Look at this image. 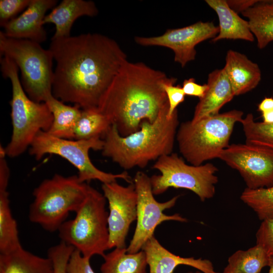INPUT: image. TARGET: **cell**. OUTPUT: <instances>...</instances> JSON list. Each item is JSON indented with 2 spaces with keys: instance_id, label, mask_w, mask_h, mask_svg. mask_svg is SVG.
Returning a JSON list of instances; mask_svg holds the SVG:
<instances>
[{
  "instance_id": "8fae6325",
  "label": "cell",
  "mask_w": 273,
  "mask_h": 273,
  "mask_svg": "<svg viewBox=\"0 0 273 273\" xmlns=\"http://www.w3.org/2000/svg\"><path fill=\"white\" fill-rule=\"evenodd\" d=\"M137 194L136 225L127 251L134 253L140 251L151 238L156 228L166 221L187 222L188 219L179 213L166 215L164 211L173 207L179 196L164 202L157 201L154 197L150 177L144 172L138 171L133 180Z\"/></svg>"
},
{
  "instance_id": "74e56055",
  "label": "cell",
  "mask_w": 273,
  "mask_h": 273,
  "mask_svg": "<svg viewBox=\"0 0 273 273\" xmlns=\"http://www.w3.org/2000/svg\"><path fill=\"white\" fill-rule=\"evenodd\" d=\"M263 121L266 123H273V110L261 113Z\"/></svg>"
},
{
  "instance_id": "9a60e30c",
  "label": "cell",
  "mask_w": 273,
  "mask_h": 273,
  "mask_svg": "<svg viewBox=\"0 0 273 273\" xmlns=\"http://www.w3.org/2000/svg\"><path fill=\"white\" fill-rule=\"evenodd\" d=\"M56 0H31L28 7L17 17L1 27L5 36L16 39H24L40 44L47 39L43 28V20L47 12L57 5Z\"/></svg>"
},
{
  "instance_id": "f35d334b",
  "label": "cell",
  "mask_w": 273,
  "mask_h": 273,
  "mask_svg": "<svg viewBox=\"0 0 273 273\" xmlns=\"http://www.w3.org/2000/svg\"><path fill=\"white\" fill-rule=\"evenodd\" d=\"M269 271L268 273H273V257H270L268 265Z\"/></svg>"
},
{
  "instance_id": "d6a6232c",
  "label": "cell",
  "mask_w": 273,
  "mask_h": 273,
  "mask_svg": "<svg viewBox=\"0 0 273 273\" xmlns=\"http://www.w3.org/2000/svg\"><path fill=\"white\" fill-rule=\"evenodd\" d=\"M31 0H1L0 25L15 18V16L29 6Z\"/></svg>"
},
{
  "instance_id": "1f68e13d",
  "label": "cell",
  "mask_w": 273,
  "mask_h": 273,
  "mask_svg": "<svg viewBox=\"0 0 273 273\" xmlns=\"http://www.w3.org/2000/svg\"><path fill=\"white\" fill-rule=\"evenodd\" d=\"M256 244L273 257V217L262 220L256 233Z\"/></svg>"
},
{
  "instance_id": "ab89813d",
  "label": "cell",
  "mask_w": 273,
  "mask_h": 273,
  "mask_svg": "<svg viewBox=\"0 0 273 273\" xmlns=\"http://www.w3.org/2000/svg\"><path fill=\"white\" fill-rule=\"evenodd\" d=\"M187 273H203V272L199 270H197L195 271H189Z\"/></svg>"
},
{
  "instance_id": "3957f363",
  "label": "cell",
  "mask_w": 273,
  "mask_h": 273,
  "mask_svg": "<svg viewBox=\"0 0 273 273\" xmlns=\"http://www.w3.org/2000/svg\"><path fill=\"white\" fill-rule=\"evenodd\" d=\"M168 103L152 123L143 121L139 130L123 136L112 124L103 138V156L110 158L124 170L145 168L148 163L172 153L179 125L177 110L167 116Z\"/></svg>"
},
{
  "instance_id": "8d00e7d4",
  "label": "cell",
  "mask_w": 273,
  "mask_h": 273,
  "mask_svg": "<svg viewBox=\"0 0 273 273\" xmlns=\"http://www.w3.org/2000/svg\"><path fill=\"white\" fill-rule=\"evenodd\" d=\"M258 110L261 113L273 110V98H265L259 104Z\"/></svg>"
},
{
  "instance_id": "5b68a950",
  "label": "cell",
  "mask_w": 273,
  "mask_h": 273,
  "mask_svg": "<svg viewBox=\"0 0 273 273\" xmlns=\"http://www.w3.org/2000/svg\"><path fill=\"white\" fill-rule=\"evenodd\" d=\"M243 115L242 111L233 110L195 122L181 123L176 135L179 152L188 162L195 166L218 158L229 146L234 126L241 121Z\"/></svg>"
},
{
  "instance_id": "7402d4cb",
  "label": "cell",
  "mask_w": 273,
  "mask_h": 273,
  "mask_svg": "<svg viewBox=\"0 0 273 273\" xmlns=\"http://www.w3.org/2000/svg\"><path fill=\"white\" fill-rule=\"evenodd\" d=\"M242 14L248 19L258 48L263 49L273 41V1H257Z\"/></svg>"
},
{
  "instance_id": "d4e9b609",
  "label": "cell",
  "mask_w": 273,
  "mask_h": 273,
  "mask_svg": "<svg viewBox=\"0 0 273 273\" xmlns=\"http://www.w3.org/2000/svg\"><path fill=\"white\" fill-rule=\"evenodd\" d=\"M103 258L101 273H147V257L143 250L129 253L126 247L115 248Z\"/></svg>"
},
{
  "instance_id": "484cf974",
  "label": "cell",
  "mask_w": 273,
  "mask_h": 273,
  "mask_svg": "<svg viewBox=\"0 0 273 273\" xmlns=\"http://www.w3.org/2000/svg\"><path fill=\"white\" fill-rule=\"evenodd\" d=\"M270 258L260 246L256 244L231 255L222 273H260L263 267L268 266Z\"/></svg>"
},
{
  "instance_id": "8992f818",
  "label": "cell",
  "mask_w": 273,
  "mask_h": 273,
  "mask_svg": "<svg viewBox=\"0 0 273 273\" xmlns=\"http://www.w3.org/2000/svg\"><path fill=\"white\" fill-rule=\"evenodd\" d=\"M89 185L77 175L54 174L33 190L28 218L49 232L58 231L70 212H76L84 199Z\"/></svg>"
},
{
  "instance_id": "603a6c76",
  "label": "cell",
  "mask_w": 273,
  "mask_h": 273,
  "mask_svg": "<svg viewBox=\"0 0 273 273\" xmlns=\"http://www.w3.org/2000/svg\"><path fill=\"white\" fill-rule=\"evenodd\" d=\"M9 179L0 178V253H7L21 247L17 223L10 207L8 187Z\"/></svg>"
},
{
  "instance_id": "ac0fdd59",
  "label": "cell",
  "mask_w": 273,
  "mask_h": 273,
  "mask_svg": "<svg viewBox=\"0 0 273 273\" xmlns=\"http://www.w3.org/2000/svg\"><path fill=\"white\" fill-rule=\"evenodd\" d=\"M98 14L95 3L91 1L63 0L56 6L43 20V24L52 23L55 32L52 37L58 39L69 37L73 24L79 17H94Z\"/></svg>"
},
{
  "instance_id": "ba28073f",
  "label": "cell",
  "mask_w": 273,
  "mask_h": 273,
  "mask_svg": "<svg viewBox=\"0 0 273 273\" xmlns=\"http://www.w3.org/2000/svg\"><path fill=\"white\" fill-rule=\"evenodd\" d=\"M0 53L10 58L21 72L22 87L34 102H45L53 95L54 57L49 49L28 39L6 37L0 31Z\"/></svg>"
},
{
  "instance_id": "30bf717a",
  "label": "cell",
  "mask_w": 273,
  "mask_h": 273,
  "mask_svg": "<svg viewBox=\"0 0 273 273\" xmlns=\"http://www.w3.org/2000/svg\"><path fill=\"white\" fill-rule=\"evenodd\" d=\"M152 168L160 172L150 177L154 195L162 194L170 188L190 190L202 202L215 195L218 169L212 163L189 165L177 154L172 153L159 158Z\"/></svg>"
},
{
  "instance_id": "7a4b0ae2",
  "label": "cell",
  "mask_w": 273,
  "mask_h": 273,
  "mask_svg": "<svg viewBox=\"0 0 273 273\" xmlns=\"http://www.w3.org/2000/svg\"><path fill=\"white\" fill-rule=\"evenodd\" d=\"M166 74L142 62L126 61L102 97L98 109L123 136L139 130L141 122L152 123L167 104L163 83Z\"/></svg>"
},
{
  "instance_id": "52a82bcc",
  "label": "cell",
  "mask_w": 273,
  "mask_h": 273,
  "mask_svg": "<svg viewBox=\"0 0 273 273\" xmlns=\"http://www.w3.org/2000/svg\"><path fill=\"white\" fill-rule=\"evenodd\" d=\"M107 200L89 186L87 194L72 219L66 220L58 230L61 241L72 246L84 257H103L109 250V233Z\"/></svg>"
},
{
  "instance_id": "cb8c5ba5",
  "label": "cell",
  "mask_w": 273,
  "mask_h": 273,
  "mask_svg": "<svg viewBox=\"0 0 273 273\" xmlns=\"http://www.w3.org/2000/svg\"><path fill=\"white\" fill-rule=\"evenodd\" d=\"M45 103L53 116L52 124L48 132L57 138L74 140L75 128L82 109L75 105H68L53 95Z\"/></svg>"
},
{
  "instance_id": "44dd1931",
  "label": "cell",
  "mask_w": 273,
  "mask_h": 273,
  "mask_svg": "<svg viewBox=\"0 0 273 273\" xmlns=\"http://www.w3.org/2000/svg\"><path fill=\"white\" fill-rule=\"evenodd\" d=\"M0 273H54L52 260L34 254L21 247L0 253Z\"/></svg>"
},
{
  "instance_id": "f546056e",
  "label": "cell",
  "mask_w": 273,
  "mask_h": 273,
  "mask_svg": "<svg viewBox=\"0 0 273 273\" xmlns=\"http://www.w3.org/2000/svg\"><path fill=\"white\" fill-rule=\"evenodd\" d=\"M74 248L61 242L51 247L48 250V257L53 263L54 273H66V267Z\"/></svg>"
},
{
  "instance_id": "4fadbf2b",
  "label": "cell",
  "mask_w": 273,
  "mask_h": 273,
  "mask_svg": "<svg viewBox=\"0 0 273 273\" xmlns=\"http://www.w3.org/2000/svg\"><path fill=\"white\" fill-rule=\"evenodd\" d=\"M102 190L109 209L108 249L126 247L129 228L137 217V194L133 182L127 186L116 181L102 184Z\"/></svg>"
},
{
  "instance_id": "e575fe53",
  "label": "cell",
  "mask_w": 273,
  "mask_h": 273,
  "mask_svg": "<svg viewBox=\"0 0 273 273\" xmlns=\"http://www.w3.org/2000/svg\"><path fill=\"white\" fill-rule=\"evenodd\" d=\"M183 89L186 95L202 98L208 88L206 84H199L195 82L193 78L185 79L182 85Z\"/></svg>"
},
{
  "instance_id": "ffe728a7",
  "label": "cell",
  "mask_w": 273,
  "mask_h": 273,
  "mask_svg": "<svg viewBox=\"0 0 273 273\" xmlns=\"http://www.w3.org/2000/svg\"><path fill=\"white\" fill-rule=\"evenodd\" d=\"M206 3L217 14L219 20V32L212 39L214 42L227 39H242L249 41L254 40L248 21L240 17L231 9L226 1L206 0Z\"/></svg>"
},
{
  "instance_id": "9c48e42d",
  "label": "cell",
  "mask_w": 273,
  "mask_h": 273,
  "mask_svg": "<svg viewBox=\"0 0 273 273\" xmlns=\"http://www.w3.org/2000/svg\"><path fill=\"white\" fill-rule=\"evenodd\" d=\"M103 145L104 141L99 137L88 140H67L41 131L29 148V153L36 160H39L47 154L64 158L76 168L78 177L83 183L98 180L106 184L122 179L129 184L132 183L133 180L126 171L117 174L108 173L99 169L92 163L89 151L102 150Z\"/></svg>"
},
{
  "instance_id": "4dcf8cb0",
  "label": "cell",
  "mask_w": 273,
  "mask_h": 273,
  "mask_svg": "<svg viewBox=\"0 0 273 273\" xmlns=\"http://www.w3.org/2000/svg\"><path fill=\"white\" fill-rule=\"evenodd\" d=\"M176 81V78L168 77L163 84L168 103L167 116L169 117H171L174 112L177 110V106L184 101L186 96L182 86L174 85Z\"/></svg>"
},
{
  "instance_id": "4316f807",
  "label": "cell",
  "mask_w": 273,
  "mask_h": 273,
  "mask_svg": "<svg viewBox=\"0 0 273 273\" xmlns=\"http://www.w3.org/2000/svg\"><path fill=\"white\" fill-rule=\"evenodd\" d=\"M112 123L98 108L82 109L74 130V140L103 139Z\"/></svg>"
},
{
  "instance_id": "836d02e7",
  "label": "cell",
  "mask_w": 273,
  "mask_h": 273,
  "mask_svg": "<svg viewBox=\"0 0 273 273\" xmlns=\"http://www.w3.org/2000/svg\"><path fill=\"white\" fill-rule=\"evenodd\" d=\"M90 259L74 249L69 259L66 273H96L90 264Z\"/></svg>"
},
{
  "instance_id": "d6986e66",
  "label": "cell",
  "mask_w": 273,
  "mask_h": 273,
  "mask_svg": "<svg viewBox=\"0 0 273 273\" xmlns=\"http://www.w3.org/2000/svg\"><path fill=\"white\" fill-rule=\"evenodd\" d=\"M223 69L235 96L254 89L261 80V71L258 65L245 55L232 50L227 52Z\"/></svg>"
},
{
  "instance_id": "f1b7e54d",
  "label": "cell",
  "mask_w": 273,
  "mask_h": 273,
  "mask_svg": "<svg viewBox=\"0 0 273 273\" xmlns=\"http://www.w3.org/2000/svg\"><path fill=\"white\" fill-rule=\"evenodd\" d=\"M240 122L243 126L246 143L273 149V123L256 122L251 113L248 114Z\"/></svg>"
},
{
  "instance_id": "2e32d148",
  "label": "cell",
  "mask_w": 273,
  "mask_h": 273,
  "mask_svg": "<svg viewBox=\"0 0 273 273\" xmlns=\"http://www.w3.org/2000/svg\"><path fill=\"white\" fill-rule=\"evenodd\" d=\"M142 250L146 255L149 273H173L180 265L193 267L203 273H220L215 270L210 260L175 255L163 247L154 236L146 242Z\"/></svg>"
},
{
  "instance_id": "7c38bea8",
  "label": "cell",
  "mask_w": 273,
  "mask_h": 273,
  "mask_svg": "<svg viewBox=\"0 0 273 273\" xmlns=\"http://www.w3.org/2000/svg\"><path fill=\"white\" fill-rule=\"evenodd\" d=\"M218 158L237 170L247 188L256 189L273 185V149L245 143L232 144Z\"/></svg>"
},
{
  "instance_id": "6da1fadb",
  "label": "cell",
  "mask_w": 273,
  "mask_h": 273,
  "mask_svg": "<svg viewBox=\"0 0 273 273\" xmlns=\"http://www.w3.org/2000/svg\"><path fill=\"white\" fill-rule=\"evenodd\" d=\"M56 65L53 96L81 109L98 108L127 56L112 38L99 33L51 38Z\"/></svg>"
},
{
  "instance_id": "83f0119b",
  "label": "cell",
  "mask_w": 273,
  "mask_h": 273,
  "mask_svg": "<svg viewBox=\"0 0 273 273\" xmlns=\"http://www.w3.org/2000/svg\"><path fill=\"white\" fill-rule=\"evenodd\" d=\"M240 199L261 221L273 217V185L256 189L246 188Z\"/></svg>"
},
{
  "instance_id": "5bb4252c",
  "label": "cell",
  "mask_w": 273,
  "mask_h": 273,
  "mask_svg": "<svg viewBox=\"0 0 273 273\" xmlns=\"http://www.w3.org/2000/svg\"><path fill=\"white\" fill-rule=\"evenodd\" d=\"M219 32V27L212 22H197L177 29H167L163 34L154 37L136 36L134 40L142 46H160L172 50L174 60L182 67L195 59V47L209 38H214Z\"/></svg>"
},
{
  "instance_id": "277c9868",
  "label": "cell",
  "mask_w": 273,
  "mask_h": 273,
  "mask_svg": "<svg viewBox=\"0 0 273 273\" xmlns=\"http://www.w3.org/2000/svg\"><path fill=\"white\" fill-rule=\"evenodd\" d=\"M3 76L11 81L10 101L12 134L5 148L7 156L15 158L29 149L38 133L48 132L52 124L53 115L45 102L31 100L24 90L18 76L19 69L9 57L0 59Z\"/></svg>"
},
{
  "instance_id": "d590c367",
  "label": "cell",
  "mask_w": 273,
  "mask_h": 273,
  "mask_svg": "<svg viewBox=\"0 0 273 273\" xmlns=\"http://www.w3.org/2000/svg\"><path fill=\"white\" fill-rule=\"evenodd\" d=\"M257 1L255 0L226 1L230 7L237 13H242L252 6Z\"/></svg>"
},
{
  "instance_id": "e0dca14e",
  "label": "cell",
  "mask_w": 273,
  "mask_h": 273,
  "mask_svg": "<svg viewBox=\"0 0 273 273\" xmlns=\"http://www.w3.org/2000/svg\"><path fill=\"white\" fill-rule=\"evenodd\" d=\"M207 84V90L195 107L191 120L193 122L218 114L220 109L235 96L223 68L212 71L208 75Z\"/></svg>"
}]
</instances>
